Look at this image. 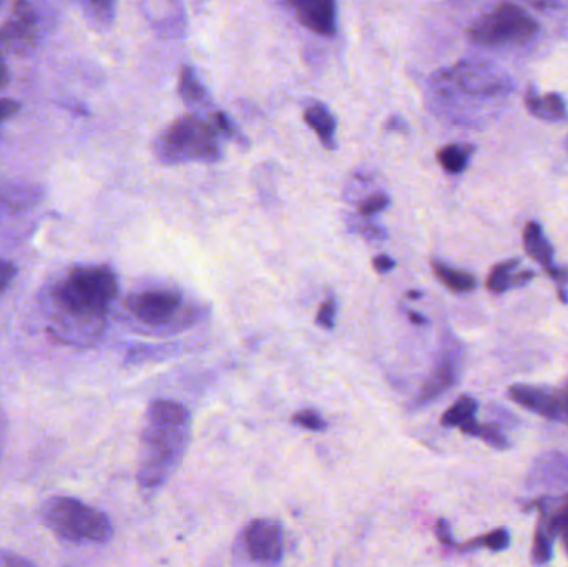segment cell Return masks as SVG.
<instances>
[{"label":"cell","mask_w":568,"mask_h":567,"mask_svg":"<svg viewBox=\"0 0 568 567\" xmlns=\"http://www.w3.org/2000/svg\"><path fill=\"white\" fill-rule=\"evenodd\" d=\"M42 519L57 538L69 543L105 544L113 524L107 514L75 498H52L42 508Z\"/></svg>","instance_id":"cell-4"},{"label":"cell","mask_w":568,"mask_h":567,"mask_svg":"<svg viewBox=\"0 0 568 567\" xmlns=\"http://www.w3.org/2000/svg\"><path fill=\"white\" fill-rule=\"evenodd\" d=\"M0 564L2 566H34L29 559L22 558L19 554L0 553Z\"/></svg>","instance_id":"cell-33"},{"label":"cell","mask_w":568,"mask_h":567,"mask_svg":"<svg viewBox=\"0 0 568 567\" xmlns=\"http://www.w3.org/2000/svg\"><path fill=\"white\" fill-rule=\"evenodd\" d=\"M22 105L14 99H0V124L19 114Z\"/></svg>","instance_id":"cell-31"},{"label":"cell","mask_w":568,"mask_h":567,"mask_svg":"<svg viewBox=\"0 0 568 567\" xmlns=\"http://www.w3.org/2000/svg\"><path fill=\"white\" fill-rule=\"evenodd\" d=\"M316 323L326 328V330H333L334 323H336V300H334L333 296L319 306Z\"/></svg>","instance_id":"cell-29"},{"label":"cell","mask_w":568,"mask_h":567,"mask_svg":"<svg viewBox=\"0 0 568 567\" xmlns=\"http://www.w3.org/2000/svg\"><path fill=\"white\" fill-rule=\"evenodd\" d=\"M507 396L517 405L524 406L525 410L537 413L549 420H562L564 418V403L559 393L540 388V386L514 385L510 386Z\"/></svg>","instance_id":"cell-11"},{"label":"cell","mask_w":568,"mask_h":567,"mask_svg":"<svg viewBox=\"0 0 568 567\" xmlns=\"http://www.w3.org/2000/svg\"><path fill=\"white\" fill-rule=\"evenodd\" d=\"M525 105L537 119L550 122L567 119V105L559 94L539 95L534 90H529V94L525 95Z\"/></svg>","instance_id":"cell-17"},{"label":"cell","mask_w":568,"mask_h":567,"mask_svg":"<svg viewBox=\"0 0 568 567\" xmlns=\"http://www.w3.org/2000/svg\"><path fill=\"white\" fill-rule=\"evenodd\" d=\"M529 508L539 509L555 536H559L568 556V494L557 499H537Z\"/></svg>","instance_id":"cell-13"},{"label":"cell","mask_w":568,"mask_h":567,"mask_svg":"<svg viewBox=\"0 0 568 567\" xmlns=\"http://www.w3.org/2000/svg\"><path fill=\"white\" fill-rule=\"evenodd\" d=\"M407 316H409V320H411L414 325H426V323H429L426 316H422L421 313H416V311H407Z\"/></svg>","instance_id":"cell-36"},{"label":"cell","mask_w":568,"mask_h":567,"mask_svg":"<svg viewBox=\"0 0 568 567\" xmlns=\"http://www.w3.org/2000/svg\"><path fill=\"white\" fill-rule=\"evenodd\" d=\"M123 308L138 323L172 333L190 328L201 316L200 310L185 306L182 293L177 290L138 291L125 298Z\"/></svg>","instance_id":"cell-5"},{"label":"cell","mask_w":568,"mask_h":567,"mask_svg":"<svg viewBox=\"0 0 568 567\" xmlns=\"http://www.w3.org/2000/svg\"><path fill=\"white\" fill-rule=\"evenodd\" d=\"M178 92H180V97H182L190 107H196V105L203 107V105L210 104L208 92H206L205 87L201 84L193 67H185V69L182 70Z\"/></svg>","instance_id":"cell-19"},{"label":"cell","mask_w":568,"mask_h":567,"mask_svg":"<svg viewBox=\"0 0 568 567\" xmlns=\"http://www.w3.org/2000/svg\"><path fill=\"white\" fill-rule=\"evenodd\" d=\"M462 433L469 434V436H477V438L484 439L485 443L494 446L497 449L509 448V441L505 438L504 433L500 431L495 425H479L477 421L469 420L464 425L459 426Z\"/></svg>","instance_id":"cell-23"},{"label":"cell","mask_w":568,"mask_h":567,"mask_svg":"<svg viewBox=\"0 0 568 567\" xmlns=\"http://www.w3.org/2000/svg\"><path fill=\"white\" fill-rule=\"evenodd\" d=\"M218 134L213 122L185 115L158 135L153 152L163 163L216 162L221 158Z\"/></svg>","instance_id":"cell-3"},{"label":"cell","mask_w":568,"mask_h":567,"mask_svg":"<svg viewBox=\"0 0 568 567\" xmlns=\"http://www.w3.org/2000/svg\"><path fill=\"white\" fill-rule=\"evenodd\" d=\"M0 438H2V420H0Z\"/></svg>","instance_id":"cell-40"},{"label":"cell","mask_w":568,"mask_h":567,"mask_svg":"<svg viewBox=\"0 0 568 567\" xmlns=\"http://www.w3.org/2000/svg\"><path fill=\"white\" fill-rule=\"evenodd\" d=\"M304 122L318 135L319 142L329 150L336 148V119L323 104H311L304 109Z\"/></svg>","instance_id":"cell-15"},{"label":"cell","mask_w":568,"mask_h":567,"mask_svg":"<svg viewBox=\"0 0 568 567\" xmlns=\"http://www.w3.org/2000/svg\"><path fill=\"white\" fill-rule=\"evenodd\" d=\"M49 0H14L10 19L0 27V45L17 55H29L54 29Z\"/></svg>","instance_id":"cell-6"},{"label":"cell","mask_w":568,"mask_h":567,"mask_svg":"<svg viewBox=\"0 0 568 567\" xmlns=\"http://www.w3.org/2000/svg\"><path fill=\"white\" fill-rule=\"evenodd\" d=\"M554 538L549 523L544 516H540L537 529L534 534V546H532V561L534 564H547L554 554Z\"/></svg>","instance_id":"cell-21"},{"label":"cell","mask_w":568,"mask_h":567,"mask_svg":"<svg viewBox=\"0 0 568 567\" xmlns=\"http://www.w3.org/2000/svg\"><path fill=\"white\" fill-rule=\"evenodd\" d=\"M562 403H564V415L568 416V390L564 396H562Z\"/></svg>","instance_id":"cell-39"},{"label":"cell","mask_w":568,"mask_h":567,"mask_svg":"<svg viewBox=\"0 0 568 567\" xmlns=\"http://www.w3.org/2000/svg\"><path fill=\"white\" fill-rule=\"evenodd\" d=\"M10 82L9 69H7V64H5L4 57H2V45H0V90L7 87Z\"/></svg>","instance_id":"cell-35"},{"label":"cell","mask_w":568,"mask_h":567,"mask_svg":"<svg viewBox=\"0 0 568 567\" xmlns=\"http://www.w3.org/2000/svg\"><path fill=\"white\" fill-rule=\"evenodd\" d=\"M15 275H17L15 263L0 258V295L9 288L10 283L14 282Z\"/></svg>","instance_id":"cell-30"},{"label":"cell","mask_w":568,"mask_h":567,"mask_svg":"<svg viewBox=\"0 0 568 567\" xmlns=\"http://www.w3.org/2000/svg\"><path fill=\"white\" fill-rule=\"evenodd\" d=\"M118 295V277L108 265H80L52 290L55 335L60 340L95 341Z\"/></svg>","instance_id":"cell-1"},{"label":"cell","mask_w":568,"mask_h":567,"mask_svg":"<svg viewBox=\"0 0 568 567\" xmlns=\"http://www.w3.org/2000/svg\"><path fill=\"white\" fill-rule=\"evenodd\" d=\"M524 248L530 258L549 272L554 267V248L544 235V230L537 222H529L524 228Z\"/></svg>","instance_id":"cell-16"},{"label":"cell","mask_w":568,"mask_h":567,"mask_svg":"<svg viewBox=\"0 0 568 567\" xmlns=\"http://www.w3.org/2000/svg\"><path fill=\"white\" fill-rule=\"evenodd\" d=\"M422 293L421 291H409L407 293V298H412V300H416V298H421Z\"/></svg>","instance_id":"cell-38"},{"label":"cell","mask_w":568,"mask_h":567,"mask_svg":"<svg viewBox=\"0 0 568 567\" xmlns=\"http://www.w3.org/2000/svg\"><path fill=\"white\" fill-rule=\"evenodd\" d=\"M539 32L537 20L519 5L502 2L492 12L484 14L469 27V37L475 44L502 47L520 44Z\"/></svg>","instance_id":"cell-8"},{"label":"cell","mask_w":568,"mask_h":567,"mask_svg":"<svg viewBox=\"0 0 568 567\" xmlns=\"http://www.w3.org/2000/svg\"><path fill=\"white\" fill-rule=\"evenodd\" d=\"M293 423L294 425L303 426V428L309 429V431H316V433L326 429V421L321 418L319 413L313 410L298 411L293 416Z\"/></svg>","instance_id":"cell-27"},{"label":"cell","mask_w":568,"mask_h":567,"mask_svg":"<svg viewBox=\"0 0 568 567\" xmlns=\"http://www.w3.org/2000/svg\"><path fill=\"white\" fill-rule=\"evenodd\" d=\"M191 438L190 411L177 401L158 400L148 406L142 431L138 483L157 491L177 471Z\"/></svg>","instance_id":"cell-2"},{"label":"cell","mask_w":568,"mask_h":567,"mask_svg":"<svg viewBox=\"0 0 568 567\" xmlns=\"http://www.w3.org/2000/svg\"><path fill=\"white\" fill-rule=\"evenodd\" d=\"M0 4H2V0H0Z\"/></svg>","instance_id":"cell-41"},{"label":"cell","mask_w":568,"mask_h":567,"mask_svg":"<svg viewBox=\"0 0 568 567\" xmlns=\"http://www.w3.org/2000/svg\"><path fill=\"white\" fill-rule=\"evenodd\" d=\"M519 267V260H507V262L499 263L490 270L489 278H487V288L492 293H504L510 288H517V286H524L534 280V272L524 270V272H517Z\"/></svg>","instance_id":"cell-14"},{"label":"cell","mask_w":568,"mask_h":567,"mask_svg":"<svg viewBox=\"0 0 568 567\" xmlns=\"http://www.w3.org/2000/svg\"><path fill=\"white\" fill-rule=\"evenodd\" d=\"M432 270H434L437 280L454 293H469V291L475 290V286H477L474 275L447 267L446 263L439 262V260L432 262Z\"/></svg>","instance_id":"cell-18"},{"label":"cell","mask_w":568,"mask_h":567,"mask_svg":"<svg viewBox=\"0 0 568 567\" xmlns=\"http://www.w3.org/2000/svg\"><path fill=\"white\" fill-rule=\"evenodd\" d=\"M211 120H213V125H215L216 130H218L221 135L230 137V139L236 140V142L245 143L240 132L236 129L235 124H233L223 112H215V114L211 115Z\"/></svg>","instance_id":"cell-28"},{"label":"cell","mask_w":568,"mask_h":567,"mask_svg":"<svg viewBox=\"0 0 568 567\" xmlns=\"http://www.w3.org/2000/svg\"><path fill=\"white\" fill-rule=\"evenodd\" d=\"M389 129L391 130H404L406 129V124L402 122L401 119H392L391 124H389Z\"/></svg>","instance_id":"cell-37"},{"label":"cell","mask_w":568,"mask_h":567,"mask_svg":"<svg viewBox=\"0 0 568 567\" xmlns=\"http://www.w3.org/2000/svg\"><path fill=\"white\" fill-rule=\"evenodd\" d=\"M373 265L374 270L378 273L391 272V270L396 268V262L391 257H387V255H378V257L374 258Z\"/></svg>","instance_id":"cell-34"},{"label":"cell","mask_w":568,"mask_h":567,"mask_svg":"<svg viewBox=\"0 0 568 567\" xmlns=\"http://www.w3.org/2000/svg\"><path fill=\"white\" fill-rule=\"evenodd\" d=\"M436 533L437 538H439L442 544L456 548L457 544L454 543V539H452L451 528H449V523H447L446 519H439V521H437Z\"/></svg>","instance_id":"cell-32"},{"label":"cell","mask_w":568,"mask_h":567,"mask_svg":"<svg viewBox=\"0 0 568 567\" xmlns=\"http://www.w3.org/2000/svg\"><path fill=\"white\" fill-rule=\"evenodd\" d=\"M510 90V80L494 65L484 62H461L432 80V94H459L466 99L489 100L502 97Z\"/></svg>","instance_id":"cell-7"},{"label":"cell","mask_w":568,"mask_h":567,"mask_svg":"<svg viewBox=\"0 0 568 567\" xmlns=\"http://www.w3.org/2000/svg\"><path fill=\"white\" fill-rule=\"evenodd\" d=\"M509 543V531L504 528H499L492 531V533L480 536V538L472 539V541L464 544V546H457V549H462V551H472V549L485 548L490 549V551H494V553H499V551H504V549L509 548Z\"/></svg>","instance_id":"cell-25"},{"label":"cell","mask_w":568,"mask_h":567,"mask_svg":"<svg viewBox=\"0 0 568 567\" xmlns=\"http://www.w3.org/2000/svg\"><path fill=\"white\" fill-rule=\"evenodd\" d=\"M459 375V363L454 353H446L437 363L436 370L432 371L429 380L422 386L421 393L417 396V405H427L437 400L442 393L451 390L456 385Z\"/></svg>","instance_id":"cell-12"},{"label":"cell","mask_w":568,"mask_h":567,"mask_svg":"<svg viewBox=\"0 0 568 567\" xmlns=\"http://www.w3.org/2000/svg\"><path fill=\"white\" fill-rule=\"evenodd\" d=\"M389 203H391V200L386 193H374L359 205V215L364 218L373 217V215L381 213L382 210H386Z\"/></svg>","instance_id":"cell-26"},{"label":"cell","mask_w":568,"mask_h":567,"mask_svg":"<svg viewBox=\"0 0 568 567\" xmlns=\"http://www.w3.org/2000/svg\"><path fill=\"white\" fill-rule=\"evenodd\" d=\"M472 147L469 145H447V147L441 148L439 153H437V160L441 163V167L446 170L447 173H452V175H459V173L466 170L467 165H469V160H471Z\"/></svg>","instance_id":"cell-20"},{"label":"cell","mask_w":568,"mask_h":567,"mask_svg":"<svg viewBox=\"0 0 568 567\" xmlns=\"http://www.w3.org/2000/svg\"><path fill=\"white\" fill-rule=\"evenodd\" d=\"M293 12L299 24L314 34H336L338 29V5L336 0H283Z\"/></svg>","instance_id":"cell-10"},{"label":"cell","mask_w":568,"mask_h":567,"mask_svg":"<svg viewBox=\"0 0 568 567\" xmlns=\"http://www.w3.org/2000/svg\"><path fill=\"white\" fill-rule=\"evenodd\" d=\"M245 548L256 563H280L284 553L283 529L273 519H256L246 528Z\"/></svg>","instance_id":"cell-9"},{"label":"cell","mask_w":568,"mask_h":567,"mask_svg":"<svg viewBox=\"0 0 568 567\" xmlns=\"http://www.w3.org/2000/svg\"><path fill=\"white\" fill-rule=\"evenodd\" d=\"M84 10L90 24L98 29H107L115 15V0H84Z\"/></svg>","instance_id":"cell-24"},{"label":"cell","mask_w":568,"mask_h":567,"mask_svg":"<svg viewBox=\"0 0 568 567\" xmlns=\"http://www.w3.org/2000/svg\"><path fill=\"white\" fill-rule=\"evenodd\" d=\"M477 413V401L472 396H461L449 410L442 415L441 425L446 428H459L469 420H474Z\"/></svg>","instance_id":"cell-22"}]
</instances>
